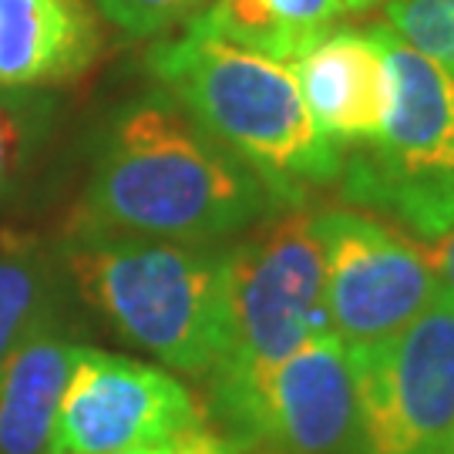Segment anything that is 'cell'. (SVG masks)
<instances>
[{
	"mask_svg": "<svg viewBox=\"0 0 454 454\" xmlns=\"http://www.w3.org/2000/svg\"><path fill=\"white\" fill-rule=\"evenodd\" d=\"M324 249L326 317L347 347H371L404 330L441 293L424 246L367 212H313Z\"/></svg>",
	"mask_w": 454,
	"mask_h": 454,
	"instance_id": "obj_7",
	"label": "cell"
},
{
	"mask_svg": "<svg viewBox=\"0 0 454 454\" xmlns=\"http://www.w3.org/2000/svg\"><path fill=\"white\" fill-rule=\"evenodd\" d=\"M343 11V0H212L189 24L293 67Z\"/></svg>",
	"mask_w": 454,
	"mask_h": 454,
	"instance_id": "obj_13",
	"label": "cell"
},
{
	"mask_svg": "<svg viewBox=\"0 0 454 454\" xmlns=\"http://www.w3.org/2000/svg\"><path fill=\"white\" fill-rule=\"evenodd\" d=\"M377 0H343V7L347 11H364V7H373Z\"/></svg>",
	"mask_w": 454,
	"mask_h": 454,
	"instance_id": "obj_20",
	"label": "cell"
},
{
	"mask_svg": "<svg viewBox=\"0 0 454 454\" xmlns=\"http://www.w3.org/2000/svg\"><path fill=\"white\" fill-rule=\"evenodd\" d=\"M101 14L129 34H162L199 11L206 0H95Z\"/></svg>",
	"mask_w": 454,
	"mask_h": 454,
	"instance_id": "obj_17",
	"label": "cell"
},
{
	"mask_svg": "<svg viewBox=\"0 0 454 454\" xmlns=\"http://www.w3.org/2000/svg\"><path fill=\"white\" fill-rule=\"evenodd\" d=\"M148 67L283 206L340 179V145L317 129L290 65L189 24L148 51Z\"/></svg>",
	"mask_w": 454,
	"mask_h": 454,
	"instance_id": "obj_2",
	"label": "cell"
},
{
	"mask_svg": "<svg viewBox=\"0 0 454 454\" xmlns=\"http://www.w3.org/2000/svg\"><path fill=\"white\" fill-rule=\"evenodd\" d=\"M387 27L454 74V0H390Z\"/></svg>",
	"mask_w": 454,
	"mask_h": 454,
	"instance_id": "obj_15",
	"label": "cell"
},
{
	"mask_svg": "<svg viewBox=\"0 0 454 454\" xmlns=\"http://www.w3.org/2000/svg\"><path fill=\"white\" fill-rule=\"evenodd\" d=\"M98 51L88 0H0V88L71 82L95 65Z\"/></svg>",
	"mask_w": 454,
	"mask_h": 454,
	"instance_id": "obj_11",
	"label": "cell"
},
{
	"mask_svg": "<svg viewBox=\"0 0 454 454\" xmlns=\"http://www.w3.org/2000/svg\"><path fill=\"white\" fill-rule=\"evenodd\" d=\"M209 424L192 390L162 367L78 347L54 414L48 454H114Z\"/></svg>",
	"mask_w": 454,
	"mask_h": 454,
	"instance_id": "obj_8",
	"label": "cell"
},
{
	"mask_svg": "<svg viewBox=\"0 0 454 454\" xmlns=\"http://www.w3.org/2000/svg\"><path fill=\"white\" fill-rule=\"evenodd\" d=\"M283 202L192 114L145 101L118 114L78 226L206 246L270 219Z\"/></svg>",
	"mask_w": 454,
	"mask_h": 454,
	"instance_id": "obj_1",
	"label": "cell"
},
{
	"mask_svg": "<svg viewBox=\"0 0 454 454\" xmlns=\"http://www.w3.org/2000/svg\"><path fill=\"white\" fill-rule=\"evenodd\" d=\"M303 101L333 145H367L377 138L387 105V65L377 31H326L293 61Z\"/></svg>",
	"mask_w": 454,
	"mask_h": 454,
	"instance_id": "obj_10",
	"label": "cell"
},
{
	"mask_svg": "<svg viewBox=\"0 0 454 454\" xmlns=\"http://www.w3.org/2000/svg\"><path fill=\"white\" fill-rule=\"evenodd\" d=\"M215 411L243 438L266 441L286 454H340L357 431L350 347L320 333L219 401Z\"/></svg>",
	"mask_w": 454,
	"mask_h": 454,
	"instance_id": "obj_9",
	"label": "cell"
},
{
	"mask_svg": "<svg viewBox=\"0 0 454 454\" xmlns=\"http://www.w3.org/2000/svg\"><path fill=\"white\" fill-rule=\"evenodd\" d=\"M357 454H454V296L441 290L394 337L350 347Z\"/></svg>",
	"mask_w": 454,
	"mask_h": 454,
	"instance_id": "obj_6",
	"label": "cell"
},
{
	"mask_svg": "<svg viewBox=\"0 0 454 454\" xmlns=\"http://www.w3.org/2000/svg\"><path fill=\"white\" fill-rule=\"evenodd\" d=\"M424 256L431 262V270L438 276L441 290L454 296V226L431 236V239H421Z\"/></svg>",
	"mask_w": 454,
	"mask_h": 454,
	"instance_id": "obj_19",
	"label": "cell"
},
{
	"mask_svg": "<svg viewBox=\"0 0 454 454\" xmlns=\"http://www.w3.org/2000/svg\"><path fill=\"white\" fill-rule=\"evenodd\" d=\"M226 260V343L212 377L215 404L330 330L324 249L313 212L270 215Z\"/></svg>",
	"mask_w": 454,
	"mask_h": 454,
	"instance_id": "obj_5",
	"label": "cell"
},
{
	"mask_svg": "<svg viewBox=\"0 0 454 454\" xmlns=\"http://www.w3.org/2000/svg\"><path fill=\"white\" fill-rule=\"evenodd\" d=\"M65 266L108 324L168 364L209 377L226 343V260L192 243L74 229Z\"/></svg>",
	"mask_w": 454,
	"mask_h": 454,
	"instance_id": "obj_3",
	"label": "cell"
},
{
	"mask_svg": "<svg viewBox=\"0 0 454 454\" xmlns=\"http://www.w3.org/2000/svg\"><path fill=\"white\" fill-rule=\"evenodd\" d=\"M373 31L387 105L377 138L343 159V195L397 219L421 243L454 226V74L387 24Z\"/></svg>",
	"mask_w": 454,
	"mask_h": 454,
	"instance_id": "obj_4",
	"label": "cell"
},
{
	"mask_svg": "<svg viewBox=\"0 0 454 454\" xmlns=\"http://www.w3.org/2000/svg\"><path fill=\"white\" fill-rule=\"evenodd\" d=\"M82 343L51 324L34 330L0 364V454H48L54 414Z\"/></svg>",
	"mask_w": 454,
	"mask_h": 454,
	"instance_id": "obj_12",
	"label": "cell"
},
{
	"mask_svg": "<svg viewBox=\"0 0 454 454\" xmlns=\"http://www.w3.org/2000/svg\"><path fill=\"white\" fill-rule=\"evenodd\" d=\"M114 454H236V441L215 434L209 424L189 431L182 438H172L165 444H148V448H129V451H114Z\"/></svg>",
	"mask_w": 454,
	"mask_h": 454,
	"instance_id": "obj_18",
	"label": "cell"
},
{
	"mask_svg": "<svg viewBox=\"0 0 454 454\" xmlns=\"http://www.w3.org/2000/svg\"><path fill=\"white\" fill-rule=\"evenodd\" d=\"M54 273L34 239L0 236V364L34 330L51 324Z\"/></svg>",
	"mask_w": 454,
	"mask_h": 454,
	"instance_id": "obj_14",
	"label": "cell"
},
{
	"mask_svg": "<svg viewBox=\"0 0 454 454\" xmlns=\"http://www.w3.org/2000/svg\"><path fill=\"white\" fill-rule=\"evenodd\" d=\"M41 112L31 98L0 88V195L7 192L34 148Z\"/></svg>",
	"mask_w": 454,
	"mask_h": 454,
	"instance_id": "obj_16",
	"label": "cell"
}]
</instances>
